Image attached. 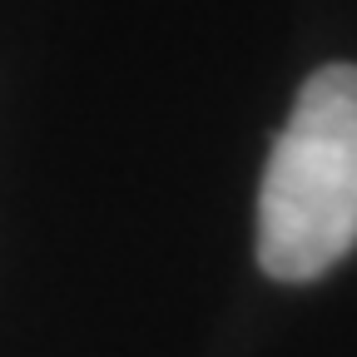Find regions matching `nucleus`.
<instances>
[{
	"mask_svg": "<svg viewBox=\"0 0 357 357\" xmlns=\"http://www.w3.org/2000/svg\"><path fill=\"white\" fill-rule=\"evenodd\" d=\"M357 243V65L318 70L278 134L258 189V263L307 283Z\"/></svg>",
	"mask_w": 357,
	"mask_h": 357,
	"instance_id": "obj_1",
	"label": "nucleus"
}]
</instances>
